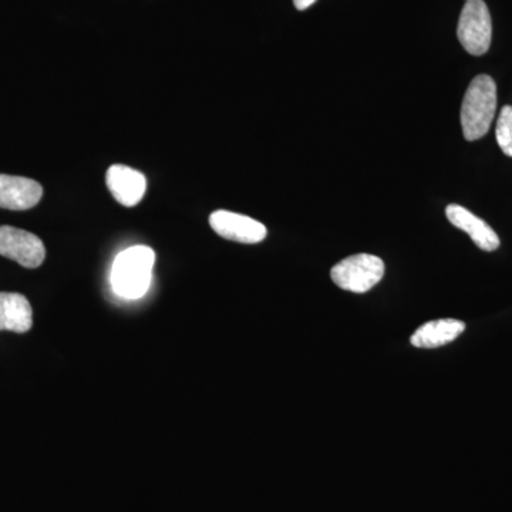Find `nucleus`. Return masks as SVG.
I'll return each mask as SVG.
<instances>
[{
    "label": "nucleus",
    "instance_id": "1",
    "mask_svg": "<svg viewBox=\"0 0 512 512\" xmlns=\"http://www.w3.org/2000/svg\"><path fill=\"white\" fill-rule=\"evenodd\" d=\"M156 254L153 249L137 245L121 252L111 269V288L126 299H138L150 288Z\"/></svg>",
    "mask_w": 512,
    "mask_h": 512
},
{
    "label": "nucleus",
    "instance_id": "2",
    "mask_svg": "<svg viewBox=\"0 0 512 512\" xmlns=\"http://www.w3.org/2000/svg\"><path fill=\"white\" fill-rule=\"evenodd\" d=\"M497 111V84L493 77L480 74L468 86L461 106V127L467 141L483 138L490 131Z\"/></svg>",
    "mask_w": 512,
    "mask_h": 512
},
{
    "label": "nucleus",
    "instance_id": "3",
    "mask_svg": "<svg viewBox=\"0 0 512 512\" xmlns=\"http://www.w3.org/2000/svg\"><path fill=\"white\" fill-rule=\"evenodd\" d=\"M384 275V264L379 256L359 254L343 259L330 271L333 282L340 289L365 293L375 288Z\"/></svg>",
    "mask_w": 512,
    "mask_h": 512
},
{
    "label": "nucleus",
    "instance_id": "4",
    "mask_svg": "<svg viewBox=\"0 0 512 512\" xmlns=\"http://www.w3.org/2000/svg\"><path fill=\"white\" fill-rule=\"evenodd\" d=\"M458 40L470 55L483 56L493 39V22L484 0H467L458 20Z\"/></svg>",
    "mask_w": 512,
    "mask_h": 512
},
{
    "label": "nucleus",
    "instance_id": "5",
    "mask_svg": "<svg viewBox=\"0 0 512 512\" xmlns=\"http://www.w3.org/2000/svg\"><path fill=\"white\" fill-rule=\"evenodd\" d=\"M0 255L25 268L35 269L45 261L46 248L42 239L32 232L5 225L0 227Z\"/></svg>",
    "mask_w": 512,
    "mask_h": 512
},
{
    "label": "nucleus",
    "instance_id": "6",
    "mask_svg": "<svg viewBox=\"0 0 512 512\" xmlns=\"http://www.w3.org/2000/svg\"><path fill=\"white\" fill-rule=\"evenodd\" d=\"M210 225L220 237L241 242V244H258L264 241L268 234L265 225L261 222L231 211L212 212Z\"/></svg>",
    "mask_w": 512,
    "mask_h": 512
},
{
    "label": "nucleus",
    "instance_id": "7",
    "mask_svg": "<svg viewBox=\"0 0 512 512\" xmlns=\"http://www.w3.org/2000/svg\"><path fill=\"white\" fill-rule=\"evenodd\" d=\"M43 197L42 185L35 180L0 174V208L25 211L36 207Z\"/></svg>",
    "mask_w": 512,
    "mask_h": 512
},
{
    "label": "nucleus",
    "instance_id": "8",
    "mask_svg": "<svg viewBox=\"0 0 512 512\" xmlns=\"http://www.w3.org/2000/svg\"><path fill=\"white\" fill-rule=\"evenodd\" d=\"M107 187L119 204L134 207L143 200L147 190L144 174L127 165H111L106 175Z\"/></svg>",
    "mask_w": 512,
    "mask_h": 512
},
{
    "label": "nucleus",
    "instance_id": "9",
    "mask_svg": "<svg viewBox=\"0 0 512 512\" xmlns=\"http://www.w3.org/2000/svg\"><path fill=\"white\" fill-rule=\"evenodd\" d=\"M446 215L454 227L467 232L474 244L483 251L493 252L500 247V238L495 234L494 229L473 212L460 205L451 204L447 207Z\"/></svg>",
    "mask_w": 512,
    "mask_h": 512
},
{
    "label": "nucleus",
    "instance_id": "10",
    "mask_svg": "<svg viewBox=\"0 0 512 512\" xmlns=\"http://www.w3.org/2000/svg\"><path fill=\"white\" fill-rule=\"evenodd\" d=\"M33 326L32 306L20 293H0V330L26 333Z\"/></svg>",
    "mask_w": 512,
    "mask_h": 512
},
{
    "label": "nucleus",
    "instance_id": "11",
    "mask_svg": "<svg viewBox=\"0 0 512 512\" xmlns=\"http://www.w3.org/2000/svg\"><path fill=\"white\" fill-rule=\"evenodd\" d=\"M466 329L457 319H439L426 323L412 336V345L420 349H436L456 340Z\"/></svg>",
    "mask_w": 512,
    "mask_h": 512
},
{
    "label": "nucleus",
    "instance_id": "12",
    "mask_svg": "<svg viewBox=\"0 0 512 512\" xmlns=\"http://www.w3.org/2000/svg\"><path fill=\"white\" fill-rule=\"evenodd\" d=\"M498 146L505 156L512 157V106H505L498 117L495 128Z\"/></svg>",
    "mask_w": 512,
    "mask_h": 512
},
{
    "label": "nucleus",
    "instance_id": "13",
    "mask_svg": "<svg viewBox=\"0 0 512 512\" xmlns=\"http://www.w3.org/2000/svg\"><path fill=\"white\" fill-rule=\"evenodd\" d=\"M315 2L316 0H293V5H295V8L298 10H306L311 8Z\"/></svg>",
    "mask_w": 512,
    "mask_h": 512
},
{
    "label": "nucleus",
    "instance_id": "14",
    "mask_svg": "<svg viewBox=\"0 0 512 512\" xmlns=\"http://www.w3.org/2000/svg\"><path fill=\"white\" fill-rule=\"evenodd\" d=\"M466 2H467V0H466Z\"/></svg>",
    "mask_w": 512,
    "mask_h": 512
}]
</instances>
